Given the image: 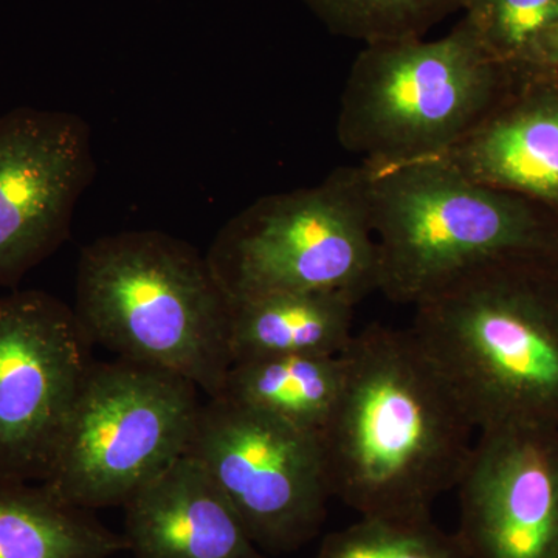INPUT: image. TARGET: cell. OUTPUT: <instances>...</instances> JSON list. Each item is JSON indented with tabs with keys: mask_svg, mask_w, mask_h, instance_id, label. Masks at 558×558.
<instances>
[{
	"mask_svg": "<svg viewBox=\"0 0 558 558\" xmlns=\"http://www.w3.org/2000/svg\"><path fill=\"white\" fill-rule=\"evenodd\" d=\"M332 35L365 46L418 39L461 10V0H303Z\"/></svg>",
	"mask_w": 558,
	"mask_h": 558,
	"instance_id": "17",
	"label": "cell"
},
{
	"mask_svg": "<svg viewBox=\"0 0 558 558\" xmlns=\"http://www.w3.org/2000/svg\"><path fill=\"white\" fill-rule=\"evenodd\" d=\"M521 65L548 70L558 75V22L534 44Z\"/></svg>",
	"mask_w": 558,
	"mask_h": 558,
	"instance_id": "20",
	"label": "cell"
},
{
	"mask_svg": "<svg viewBox=\"0 0 558 558\" xmlns=\"http://www.w3.org/2000/svg\"><path fill=\"white\" fill-rule=\"evenodd\" d=\"M515 73L462 21L440 39L365 46L341 94L337 138L362 163L435 159L486 119Z\"/></svg>",
	"mask_w": 558,
	"mask_h": 558,
	"instance_id": "5",
	"label": "cell"
},
{
	"mask_svg": "<svg viewBox=\"0 0 558 558\" xmlns=\"http://www.w3.org/2000/svg\"><path fill=\"white\" fill-rule=\"evenodd\" d=\"M472 558H558V428L484 429L458 483Z\"/></svg>",
	"mask_w": 558,
	"mask_h": 558,
	"instance_id": "11",
	"label": "cell"
},
{
	"mask_svg": "<svg viewBox=\"0 0 558 558\" xmlns=\"http://www.w3.org/2000/svg\"><path fill=\"white\" fill-rule=\"evenodd\" d=\"M515 68L512 86L486 119L435 159L558 213V75Z\"/></svg>",
	"mask_w": 558,
	"mask_h": 558,
	"instance_id": "12",
	"label": "cell"
},
{
	"mask_svg": "<svg viewBox=\"0 0 558 558\" xmlns=\"http://www.w3.org/2000/svg\"><path fill=\"white\" fill-rule=\"evenodd\" d=\"M341 355L343 389L319 433L332 497L360 517L432 519L475 428L410 329L374 323Z\"/></svg>",
	"mask_w": 558,
	"mask_h": 558,
	"instance_id": "1",
	"label": "cell"
},
{
	"mask_svg": "<svg viewBox=\"0 0 558 558\" xmlns=\"http://www.w3.org/2000/svg\"><path fill=\"white\" fill-rule=\"evenodd\" d=\"M357 301L337 292H286L231 303V362L270 355H341ZM231 363V365H233Z\"/></svg>",
	"mask_w": 558,
	"mask_h": 558,
	"instance_id": "14",
	"label": "cell"
},
{
	"mask_svg": "<svg viewBox=\"0 0 558 558\" xmlns=\"http://www.w3.org/2000/svg\"><path fill=\"white\" fill-rule=\"evenodd\" d=\"M347 376L343 355H270L231 365L218 398L306 432L328 424Z\"/></svg>",
	"mask_w": 558,
	"mask_h": 558,
	"instance_id": "16",
	"label": "cell"
},
{
	"mask_svg": "<svg viewBox=\"0 0 558 558\" xmlns=\"http://www.w3.org/2000/svg\"><path fill=\"white\" fill-rule=\"evenodd\" d=\"M134 558H269L196 458L185 453L123 506Z\"/></svg>",
	"mask_w": 558,
	"mask_h": 558,
	"instance_id": "13",
	"label": "cell"
},
{
	"mask_svg": "<svg viewBox=\"0 0 558 558\" xmlns=\"http://www.w3.org/2000/svg\"><path fill=\"white\" fill-rule=\"evenodd\" d=\"M414 310L410 330L473 428H558L556 256H505L470 267Z\"/></svg>",
	"mask_w": 558,
	"mask_h": 558,
	"instance_id": "2",
	"label": "cell"
},
{
	"mask_svg": "<svg viewBox=\"0 0 558 558\" xmlns=\"http://www.w3.org/2000/svg\"><path fill=\"white\" fill-rule=\"evenodd\" d=\"M379 290L414 304L447 279L515 255L558 258V213L468 178L446 160L362 163Z\"/></svg>",
	"mask_w": 558,
	"mask_h": 558,
	"instance_id": "4",
	"label": "cell"
},
{
	"mask_svg": "<svg viewBox=\"0 0 558 558\" xmlns=\"http://www.w3.org/2000/svg\"><path fill=\"white\" fill-rule=\"evenodd\" d=\"M124 535L43 484L0 476V558H112Z\"/></svg>",
	"mask_w": 558,
	"mask_h": 558,
	"instance_id": "15",
	"label": "cell"
},
{
	"mask_svg": "<svg viewBox=\"0 0 558 558\" xmlns=\"http://www.w3.org/2000/svg\"><path fill=\"white\" fill-rule=\"evenodd\" d=\"M73 307L43 290L0 296V476L43 483L94 365Z\"/></svg>",
	"mask_w": 558,
	"mask_h": 558,
	"instance_id": "9",
	"label": "cell"
},
{
	"mask_svg": "<svg viewBox=\"0 0 558 558\" xmlns=\"http://www.w3.org/2000/svg\"><path fill=\"white\" fill-rule=\"evenodd\" d=\"M186 453L267 557L295 553L322 532L332 490L318 433L215 398L202 403Z\"/></svg>",
	"mask_w": 558,
	"mask_h": 558,
	"instance_id": "8",
	"label": "cell"
},
{
	"mask_svg": "<svg viewBox=\"0 0 558 558\" xmlns=\"http://www.w3.org/2000/svg\"><path fill=\"white\" fill-rule=\"evenodd\" d=\"M76 318L92 347L178 374L208 399L231 368V301L190 242L121 231L81 250Z\"/></svg>",
	"mask_w": 558,
	"mask_h": 558,
	"instance_id": "3",
	"label": "cell"
},
{
	"mask_svg": "<svg viewBox=\"0 0 558 558\" xmlns=\"http://www.w3.org/2000/svg\"><path fill=\"white\" fill-rule=\"evenodd\" d=\"M199 392L156 366L94 362L40 484L76 508H123L189 450Z\"/></svg>",
	"mask_w": 558,
	"mask_h": 558,
	"instance_id": "7",
	"label": "cell"
},
{
	"mask_svg": "<svg viewBox=\"0 0 558 558\" xmlns=\"http://www.w3.org/2000/svg\"><path fill=\"white\" fill-rule=\"evenodd\" d=\"M462 22L498 61L521 65L558 22V0H461Z\"/></svg>",
	"mask_w": 558,
	"mask_h": 558,
	"instance_id": "19",
	"label": "cell"
},
{
	"mask_svg": "<svg viewBox=\"0 0 558 558\" xmlns=\"http://www.w3.org/2000/svg\"><path fill=\"white\" fill-rule=\"evenodd\" d=\"M95 171L90 128L76 113L20 108L0 117V289L68 241Z\"/></svg>",
	"mask_w": 558,
	"mask_h": 558,
	"instance_id": "10",
	"label": "cell"
},
{
	"mask_svg": "<svg viewBox=\"0 0 558 558\" xmlns=\"http://www.w3.org/2000/svg\"><path fill=\"white\" fill-rule=\"evenodd\" d=\"M209 267L231 303L286 292L379 290L363 165L337 168L318 185L253 202L216 234Z\"/></svg>",
	"mask_w": 558,
	"mask_h": 558,
	"instance_id": "6",
	"label": "cell"
},
{
	"mask_svg": "<svg viewBox=\"0 0 558 558\" xmlns=\"http://www.w3.org/2000/svg\"><path fill=\"white\" fill-rule=\"evenodd\" d=\"M315 558L472 557L457 534H447L432 519L360 517L357 523L326 535Z\"/></svg>",
	"mask_w": 558,
	"mask_h": 558,
	"instance_id": "18",
	"label": "cell"
}]
</instances>
